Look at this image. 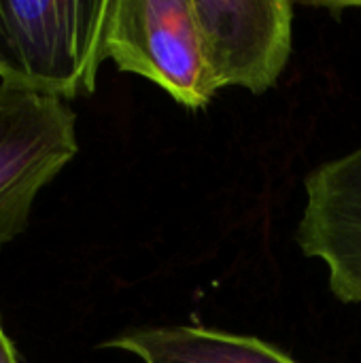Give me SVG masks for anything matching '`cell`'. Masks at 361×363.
Returning <instances> with one entry per match:
<instances>
[{
  "label": "cell",
  "instance_id": "obj_1",
  "mask_svg": "<svg viewBox=\"0 0 361 363\" xmlns=\"http://www.w3.org/2000/svg\"><path fill=\"white\" fill-rule=\"evenodd\" d=\"M109 0H0V81L60 100L89 96Z\"/></svg>",
  "mask_w": 361,
  "mask_h": 363
},
{
  "label": "cell",
  "instance_id": "obj_4",
  "mask_svg": "<svg viewBox=\"0 0 361 363\" xmlns=\"http://www.w3.org/2000/svg\"><path fill=\"white\" fill-rule=\"evenodd\" d=\"M202 55L215 89L264 94L279 83L294 47L287 0H191Z\"/></svg>",
  "mask_w": 361,
  "mask_h": 363
},
{
  "label": "cell",
  "instance_id": "obj_3",
  "mask_svg": "<svg viewBox=\"0 0 361 363\" xmlns=\"http://www.w3.org/2000/svg\"><path fill=\"white\" fill-rule=\"evenodd\" d=\"M66 100L0 81V247L28 228L38 191L77 155Z\"/></svg>",
  "mask_w": 361,
  "mask_h": 363
},
{
  "label": "cell",
  "instance_id": "obj_6",
  "mask_svg": "<svg viewBox=\"0 0 361 363\" xmlns=\"http://www.w3.org/2000/svg\"><path fill=\"white\" fill-rule=\"evenodd\" d=\"M100 349L123 351L143 363H298L262 338L202 325L132 328Z\"/></svg>",
  "mask_w": 361,
  "mask_h": 363
},
{
  "label": "cell",
  "instance_id": "obj_7",
  "mask_svg": "<svg viewBox=\"0 0 361 363\" xmlns=\"http://www.w3.org/2000/svg\"><path fill=\"white\" fill-rule=\"evenodd\" d=\"M0 363H21L19 353L13 345V340L6 336L2 323H0Z\"/></svg>",
  "mask_w": 361,
  "mask_h": 363
},
{
  "label": "cell",
  "instance_id": "obj_2",
  "mask_svg": "<svg viewBox=\"0 0 361 363\" xmlns=\"http://www.w3.org/2000/svg\"><path fill=\"white\" fill-rule=\"evenodd\" d=\"M104 57L200 111L215 96L191 0H109Z\"/></svg>",
  "mask_w": 361,
  "mask_h": 363
},
{
  "label": "cell",
  "instance_id": "obj_5",
  "mask_svg": "<svg viewBox=\"0 0 361 363\" xmlns=\"http://www.w3.org/2000/svg\"><path fill=\"white\" fill-rule=\"evenodd\" d=\"M304 194L298 247L304 257L326 264L340 302L361 304V147L317 166Z\"/></svg>",
  "mask_w": 361,
  "mask_h": 363
}]
</instances>
